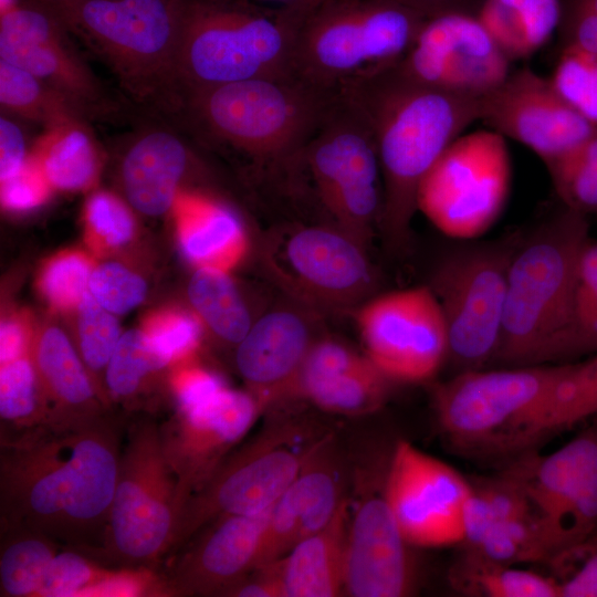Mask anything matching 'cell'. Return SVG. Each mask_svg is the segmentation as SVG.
<instances>
[{
  "label": "cell",
  "mask_w": 597,
  "mask_h": 597,
  "mask_svg": "<svg viewBox=\"0 0 597 597\" xmlns=\"http://www.w3.org/2000/svg\"><path fill=\"white\" fill-rule=\"evenodd\" d=\"M597 353V241L584 244L576 265L568 316L555 364Z\"/></svg>",
  "instance_id": "cell-38"
},
{
  "label": "cell",
  "mask_w": 597,
  "mask_h": 597,
  "mask_svg": "<svg viewBox=\"0 0 597 597\" xmlns=\"http://www.w3.org/2000/svg\"><path fill=\"white\" fill-rule=\"evenodd\" d=\"M510 182L505 137L492 129L460 135L420 182L417 209L447 237L470 240L499 218Z\"/></svg>",
  "instance_id": "cell-13"
},
{
  "label": "cell",
  "mask_w": 597,
  "mask_h": 597,
  "mask_svg": "<svg viewBox=\"0 0 597 597\" xmlns=\"http://www.w3.org/2000/svg\"><path fill=\"white\" fill-rule=\"evenodd\" d=\"M349 512L346 499L326 526L274 561L284 597H335L344 593Z\"/></svg>",
  "instance_id": "cell-28"
},
{
  "label": "cell",
  "mask_w": 597,
  "mask_h": 597,
  "mask_svg": "<svg viewBox=\"0 0 597 597\" xmlns=\"http://www.w3.org/2000/svg\"><path fill=\"white\" fill-rule=\"evenodd\" d=\"M93 266L80 252L57 254L43 269L40 290L50 305L61 311L77 308L88 292Z\"/></svg>",
  "instance_id": "cell-47"
},
{
  "label": "cell",
  "mask_w": 597,
  "mask_h": 597,
  "mask_svg": "<svg viewBox=\"0 0 597 597\" xmlns=\"http://www.w3.org/2000/svg\"><path fill=\"white\" fill-rule=\"evenodd\" d=\"M480 121L532 149L546 165L597 132L551 78L520 69L480 96Z\"/></svg>",
  "instance_id": "cell-20"
},
{
  "label": "cell",
  "mask_w": 597,
  "mask_h": 597,
  "mask_svg": "<svg viewBox=\"0 0 597 597\" xmlns=\"http://www.w3.org/2000/svg\"><path fill=\"white\" fill-rule=\"evenodd\" d=\"M31 356L51 430L77 429L107 415L84 362L61 328H43Z\"/></svg>",
  "instance_id": "cell-26"
},
{
  "label": "cell",
  "mask_w": 597,
  "mask_h": 597,
  "mask_svg": "<svg viewBox=\"0 0 597 597\" xmlns=\"http://www.w3.org/2000/svg\"><path fill=\"white\" fill-rule=\"evenodd\" d=\"M559 0H483L476 18L507 59L542 48L562 20Z\"/></svg>",
  "instance_id": "cell-30"
},
{
  "label": "cell",
  "mask_w": 597,
  "mask_h": 597,
  "mask_svg": "<svg viewBox=\"0 0 597 597\" xmlns=\"http://www.w3.org/2000/svg\"><path fill=\"white\" fill-rule=\"evenodd\" d=\"M255 4L291 14L300 21L325 0H248Z\"/></svg>",
  "instance_id": "cell-58"
},
{
  "label": "cell",
  "mask_w": 597,
  "mask_h": 597,
  "mask_svg": "<svg viewBox=\"0 0 597 597\" xmlns=\"http://www.w3.org/2000/svg\"><path fill=\"white\" fill-rule=\"evenodd\" d=\"M511 468L523 482L551 562L597 532V416L556 451L521 454Z\"/></svg>",
  "instance_id": "cell-15"
},
{
  "label": "cell",
  "mask_w": 597,
  "mask_h": 597,
  "mask_svg": "<svg viewBox=\"0 0 597 597\" xmlns=\"http://www.w3.org/2000/svg\"><path fill=\"white\" fill-rule=\"evenodd\" d=\"M168 362L155 349L145 332L122 334L105 369V389L111 400L137 409L140 395L147 392Z\"/></svg>",
  "instance_id": "cell-39"
},
{
  "label": "cell",
  "mask_w": 597,
  "mask_h": 597,
  "mask_svg": "<svg viewBox=\"0 0 597 597\" xmlns=\"http://www.w3.org/2000/svg\"><path fill=\"white\" fill-rule=\"evenodd\" d=\"M355 316L364 354L394 383L429 380L447 363V327L428 285L370 297Z\"/></svg>",
  "instance_id": "cell-16"
},
{
  "label": "cell",
  "mask_w": 597,
  "mask_h": 597,
  "mask_svg": "<svg viewBox=\"0 0 597 597\" xmlns=\"http://www.w3.org/2000/svg\"><path fill=\"white\" fill-rule=\"evenodd\" d=\"M561 557L573 558L577 564L556 567L565 573L555 578L559 597H597V535L557 558Z\"/></svg>",
  "instance_id": "cell-54"
},
{
  "label": "cell",
  "mask_w": 597,
  "mask_h": 597,
  "mask_svg": "<svg viewBox=\"0 0 597 597\" xmlns=\"http://www.w3.org/2000/svg\"><path fill=\"white\" fill-rule=\"evenodd\" d=\"M464 551L509 565L551 561L535 512L495 524L475 548Z\"/></svg>",
  "instance_id": "cell-43"
},
{
  "label": "cell",
  "mask_w": 597,
  "mask_h": 597,
  "mask_svg": "<svg viewBox=\"0 0 597 597\" xmlns=\"http://www.w3.org/2000/svg\"><path fill=\"white\" fill-rule=\"evenodd\" d=\"M471 482L464 509V549L475 548L495 524L534 512L520 476L510 467L502 474Z\"/></svg>",
  "instance_id": "cell-37"
},
{
  "label": "cell",
  "mask_w": 597,
  "mask_h": 597,
  "mask_svg": "<svg viewBox=\"0 0 597 597\" xmlns=\"http://www.w3.org/2000/svg\"><path fill=\"white\" fill-rule=\"evenodd\" d=\"M25 138L21 128L11 119L0 118V179L15 175L25 164Z\"/></svg>",
  "instance_id": "cell-55"
},
{
  "label": "cell",
  "mask_w": 597,
  "mask_h": 597,
  "mask_svg": "<svg viewBox=\"0 0 597 597\" xmlns=\"http://www.w3.org/2000/svg\"><path fill=\"white\" fill-rule=\"evenodd\" d=\"M300 427L291 421L269 425L230 453L185 503L171 552L219 517L269 510L296 478L323 437L297 449Z\"/></svg>",
  "instance_id": "cell-12"
},
{
  "label": "cell",
  "mask_w": 597,
  "mask_h": 597,
  "mask_svg": "<svg viewBox=\"0 0 597 597\" xmlns=\"http://www.w3.org/2000/svg\"><path fill=\"white\" fill-rule=\"evenodd\" d=\"M422 13L427 19L450 12L476 15L483 0H399Z\"/></svg>",
  "instance_id": "cell-57"
},
{
  "label": "cell",
  "mask_w": 597,
  "mask_h": 597,
  "mask_svg": "<svg viewBox=\"0 0 597 597\" xmlns=\"http://www.w3.org/2000/svg\"><path fill=\"white\" fill-rule=\"evenodd\" d=\"M0 442L1 530H35L95 553L117 481V423L106 415L77 429L40 428Z\"/></svg>",
  "instance_id": "cell-1"
},
{
  "label": "cell",
  "mask_w": 597,
  "mask_h": 597,
  "mask_svg": "<svg viewBox=\"0 0 597 597\" xmlns=\"http://www.w3.org/2000/svg\"><path fill=\"white\" fill-rule=\"evenodd\" d=\"M551 80L558 92L597 126V54L565 45Z\"/></svg>",
  "instance_id": "cell-46"
},
{
  "label": "cell",
  "mask_w": 597,
  "mask_h": 597,
  "mask_svg": "<svg viewBox=\"0 0 597 597\" xmlns=\"http://www.w3.org/2000/svg\"><path fill=\"white\" fill-rule=\"evenodd\" d=\"M510 60L476 15L450 12L429 18L395 66L427 86L480 97L510 73Z\"/></svg>",
  "instance_id": "cell-19"
},
{
  "label": "cell",
  "mask_w": 597,
  "mask_h": 597,
  "mask_svg": "<svg viewBox=\"0 0 597 597\" xmlns=\"http://www.w3.org/2000/svg\"><path fill=\"white\" fill-rule=\"evenodd\" d=\"M85 223L93 245L115 249L126 244L135 232L128 207L107 191L93 193L85 206Z\"/></svg>",
  "instance_id": "cell-49"
},
{
  "label": "cell",
  "mask_w": 597,
  "mask_h": 597,
  "mask_svg": "<svg viewBox=\"0 0 597 597\" xmlns=\"http://www.w3.org/2000/svg\"><path fill=\"white\" fill-rule=\"evenodd\" d=\"M88 292L104 308L122 315L144 301L147 285L143 277L124 265L106 262L93 269Z\"/></svg>",
  "instance_id": "cell-50"
},
{
  "label": "cell",
  "mask_w": 597,
  "mask_h": 597,
  "mask_svg": "<svg viewBox=\"0 0 597 597\" xmlns=\"http://www.w3.org/2000/svg\"><path fill=\"white\" fill-rule=\"evenodd\" d=\"M568 2L586 9L597 17V0H568Z\"/></svg>",
  "instance_id": "cell-59"
},
{
  "label": "cell",
  "mask_w": 597,
  "mask_h": 597,
  "mask_svg": "<svg viewBox=\"0 0 597 597\" xmlns=\"http://www.w3.org/2000/svg\"><path fill=\"white\" fill-rule=\"evenodd\" d=\"M136 102L180 101L176 57L186 0H40Z\"/></svg>",
  "instance_id": "cell-5"
},
{
  "label": "cell",
  "mask_w": 597,
  "mask_h": 597,
  "mask_svg": "<svg viewBox=\"0 0 597 597\" xmlns=\"http://www.w3.org/2000/svg\"><path fill=\"white\" fill-rule=\"evenodd\" d=\"M31 329L22 316L4 318L0 326V363L31 353Z\"/></svg>",
  "instance_id": "cell-56"
},
{
  "label": "cell",
  "mask_w": 597,
  "mask_h": 597,
  "mask_svg": "<svg viewBox=\"0 0 597 597\" xmlns=\"http://www.w3.org/2000/svg\"><path fill=\"white\" fill-rule=\"evenodd\" d=\"M31 156L52 188L65 191L91 187L101 167L100 148L86 121L45 128Z\"/></svg>",
  "instance_id": "cell-31"
},
{
  "label": "cell",
  "mask_w": 597,
  "mask_h": 597,
  "mask_svg": "<svg viewBox=\"0 0 597 597\" xmlns=\"http://www.w3.org/2000/svg\"><path fill=\"white\" fill-rule=\"evenodd\" d=\"M597 416V353L563 363L546 396L534 431L535 444Z\"/></svg>",
  "instance_id": "cell-33"
},
{
  "label": "cell",
  "mask_w": 597,
  "mask_h": 597,
  "mask_svg": "<svg viewBox=\"0 0 597 597\" xmlns=\"http://www.w3.org/2000/svg\"><path fill=\"white\" fill-rule=\"evenodd\" d=\"M188 297L201 324L228 345L237 347L253 324L228 272L210 268L197 269L189 281Z\"/></svg>",
  "instance_id": "cell-35"
},
{
  "label": "cell",
  "mask_w": 597,
  "mask_h": 597,
  "mask_svg": "<svg viewBox=\"0 0 597 597\" xmlns=\"http://www.w3.org/2000/svg\"><path fill=\"white\" fill-rule=\"evenodd\" d=\"M51 189L52 186L30 154L15 175L1 181V202L10 210H29L45 201Z\"/></svg>",
  "instance_id": "cell-53"
},
{
  "label": "cell",
  "mask_w": 597,
  "mask_h": 597,
  "mask_svg": "<svg viewBox=\"0 0 597 597\" xmlns=\"http://www.w3.org/2000/svg\"><path fill=\"white\" fill-rule=\"evenodd\" d=\"M142 329L169 365L196 356L200 346L201 322L182 311L156 312L146 320Z\"/></svg>",
  "instance_id": "cell-48"
},
{
  "label": "cell",
  "mask_w": 597,
  "mask_h": 597,
  "mask_svg": "<svg viewBox=\"0 0 597 597\" xmlns=\"http://www.w3.org/2000/svg\"><path fill=\"white\" fill-rule=\"evenodd\" d=\"M167 384L176 410L198 406L227 386L214 371L197 362V357L185 358L168 366Z\"/></svg>",
  "instance_id": "cell-52"
},
{
  "label": "cell",
  "mask_w": 597,
  "mask_h": 597,
  "mask_svg": "<svg viewBox=\"0 0 597 597\" xmlns=\"http://www.w3.org/2000/svg\"><path fill=\"white\" fill-rule=\"evenodd\" d=\"M344 478L335 438L325 434L272 505L259 567L284 557L296 544L332 521L347 499Z\"/></svg>",
  "instance_id": "cell-25"
},
{
  "label": "cell",
  "mask_w": 597,
  "mask_h": 597,
  "mask_svg": "<svg viewBox=\"0 0 597 597\" xmlns=\"http://www.w3.org/2000/svg\"><path fill=\"white\" fill-rule=\"evenodd\" d=\"M411 548L386 500L384 479L364 492L349 516L344 593L353 597L413 595L418 568Z\"/></svg>",
  "instance_id": "cell-22"
},
{
  "label": "cell",
  "mask_w": 597,
  "mask_h": 597,
  "mask_svg": "<svg viewBox=\"0 0 597 597\" xmlns=\"http://www.w3.org/2000/svg\"><path fill=\"white\" fill-rule=\"evenodd\" d=\"M562 364L491 367L454 374L433 392L439 432L457 454L475 460L521 455Z\"/></svg>",
  "instance_id": "cell-6"
},
{
  "label": "cell",
  "mask_w": 597,
  "mask_h": 597,
  "mask_svg": "<svg viewBox=\"0 0 597 597\" xmlns=\"http://www.w3.org/2000/svg\"><path fill=\"white\" fill-rule=\"evenodd\" d=\"M1 439L8 441L49 428L44 399L31 353L0 366Z\"/></svg>",
  "instance_id": "cell-41"
},
{
  "label": "cell",
  "mask_w": 597,
  "mask_h": 597,
  "mask_svg": "<svg viewBox=\"0 0 597 597\" xmlns=\"http://www.w3.org/2000/svg\"><path fill=\"white\" fill-rule=\"evenodd\" d=\"M265 260L289 297L316 313L359 307L377 285L367 249L334 226L281 229L270 235Z\"/></svg>",
  "instance_id": "cell-14"
},
{
  "label": "cell",
  "mask_w": 597,
  "mask_h": 597,
  "mask_svg": "<svg viewBox=\"0 0 597 597\" xmlns=\"http://www.w3.org/2000/svg\"><path fill=\"white\" fill-rule=\"evenodd\" d=\"M335 94L295 76L222 84L185 95L199 123L260 160L298 158Z\"/></svg>",
  "instance_id": "cell-8"
},
{
  "label": "cell",
  "mask_w": 597,
  "mask_h": 597,
  "mask_svg": "<svg viewBox=\"0 0 597 597\" xmlns=\"http://www.w3.org/2000/svg\"><path fill=\"white\" fill-rule=\"evenodd\" d=\"M341 92L371 127L384 187L378 228L390 245L402 248L418 210L420 182L442 151L480 121V97L423 85L395 64Z\"/></svg>",
  "instance_id": "cell-2"
},
{
  "label": "cell",
  "mask_w": 597,
  "mask_h": 597,
  "mask_svg": "<svg viewBox=\"0 0 597 597\" xmlns=\"http://www.w3.org/2000/svg\"><path fill=\"white\" fill-rule=\"evenodd\" d=\"M264 411L249 390L226 386L159 425L164 453L177 480L180 513Z\"/></svg>",
  "instance_id": "cell-21"
},
{
  "label": "cell",
  "mask_w": 597,
  "mask_h": 597,
  "mask_svg": "<svg viewBox=\"0 0 597 597\" xmlns=\"http://www.w3.org/2000/svg\"><path fill=\"white\" fill-rule=\"evenodd\" d=\"M427 18L399 0H325L300 22L293 74L336 94L396 64Z\"/></svg>",
  "instance_id": "cell-7"
},
{
  "label": "cell",
  "mask_w": 597,
  "mask_h": 597,
  "mask_svg": "<svg viewBox=\"0 0 597 597\" xmlns=\"http://www.w3.org/2000/svg\"><path fill=\"white\" fill-rule=\"evenodd\" d=\"M595 534L597 535V532Z\"/></svg>",
  "instance_id": "cell-60"
},
{
  "label": "cell",
  "mask_w": 597,
  "mask_h": 597,
  "mask_svg": "<svg viewBox=\"0 0 597 597\" xmlns=\"http://www.w3.org/2000/svg\"><path fill=\"white\" fill-rule=\"evenodd\" d=\"M394 381L373 363L301 385L294 397L310 401L318 409L342 416H366L381 408Z\"/></svg>",
  "instance_id": "cell-34"
},
{
  "label": "cell",
  "mask_w": 597,
  "mask_h": 597,
  "mask_svg": "<svg viewBox=\"0 0 597 597\" xmlns=\"http://www.w3.org/2000/svg\"><path fill=\"white\" fill-rule=\"evenodd\" d=\"M190 161V149L172 130L148 127L135 134L121 163L122 186L129 205L150 217L167 212L175 206Z\"/></svg>",
  "instance_id": "cell-27"
},
{
  "label": "cell",
  "mask_w": 597,
  "mask_h": 597,
  "mask_svg": "<svg viewBox=\"0 0 597 597\" xmlns=\"http://www.w3.org/2000/svg\"><path fill=\"white\" fill-rule=\"evenodd\" d=\"M589 238L587 216L566 207L523 235L509 268L492 367L555 364L578 256Z\"/></svg>",
  "instance_id": "cell-3"
},
{
  "label": "cell",
  "mask_w": 597,
  "mask_h": 597,
  "mask_svg": "<svg viewBox=\"0 0 597 597\" xmlns=\"http://www.w3.org/2000/svg\"><path fill=\"white\" fill-rule=\"evenodd\" d=\"M546 168L564 207L585 216L597 212V132Z\"/></svg>",
  "instance_id": "cell-42"
},
{
  "label": "cell",
  "mask_w": 597,
  "mask_h": 597,
  "mask_svg": "<svg viewBox=\"0 0 597 597\" xmlns=\"http://www.w3.org/2000/svg\"><path fill=\"white\" fill-rule=\"evenodd\" d=\"M70 35L60 18L40 0L15 1L1 11L0 60L49 84L86 118H111L116 105Z\"/></svg>",
  "instance_id": "cell-18"
},
{
  "label": "cell",
  "mask_w": 597,
  "mask_h": 597,
  "mask_svg": "<svg viewBox=\"0 0 597 597\" xmlns=\"http://www.w3.org/2000/svg\"><path fill=\"white\" fill-rule=\"evenodd\" d=\"M449 583L460 594L482 597H559L554 577L517 568L464 551L449 570Z\"/></svg>",
  "instance_id": "cell-32"
},
{
  "label": "cell",
  "mask_w": 597,
  "mask_h": 597,
  "mask_svg": "<svg viewBox=\"0 0 597 597\" xmlns=\"http://www.w3.org/2000/svg\"><path fill=\"white\" fill-rule=\"evenodd\" d=\"M0 104L7 113L44 128L86 121L64 95L33 74L0 60Z\"/></svg>",
  "instance_id": "cell-40"
},
{
  "label": "cell",
  "mask_w": 597,
  "mask_h": 597,
  "mask_svg": "<svg viewBox=\"0 0 597 597\" xmlns=\"http://www.w3.org/2000/svg\"><path fill=\"white\" fill-rule=\"evenodd\" d=\"M180 245L197 269L229 272L244 256L248 238L228 208L200 197L179 195L175 206Z\"/></svg>",
  "instance_id": "cell-29"
},
{
  "label": "cell",
  "mask_w": 597,
  "mask_h": 597,
  "mask_svg": "<svg viewBox=\"0 0 597 597\" xmlns=\"http://www.w3.org/2000/svg\"><path fill=\"white\" fill-rule=\"evenodd\" d=\"M523 238L458 247L436 266L430 284L441 307L454 374L491 368L498 353L512 258Z\"/></svg>",
  "instance_id": "cell-11"
},
{
  "label": "cell",
  "mask_w": 597,
  "mask_h": 597,
  "mask_svg": "<svg viewBox=\"0 0 597 597\" xmlns=\"http://www.w3.org/2000/svg\"><path fill=\"white\" fill-rule=\"evenodd\" d=\"M59 542L30 528L1 530L0 596L36 597Z\"/></svg>",
  "instance_id": "cell-36"
},
{
  "label": "cell",
  "mask_w": 597,
  "mask_h": 597,
  "mask_svg": "<svg viewBox=\"0 0 597 597\" xmlns=\"http://www.w3.org/2000/svg\"><path fill=\"white\" fill-rule=\"evenodd\" d=\"M371 363L364 354L331 337H318L307 353L296 376L290 398L296 389L311 380L338 375Z\"/></svg>",
  "instance_id": "cell-51"
},
{
  "label": "cell",
  "mask_w": 597,
  "mask_h": 597,
  "mask_svg": "<svg viewBox=\"0 0 597 597\" xmlns=\"http://www.w3.org/2000/svg\"><path fill=\"white\" fill-rule=\"evenodd\" d=\"M315 313L291 300V304L272 307L254 321L237 345V370L264 410L290 398L304 359L318 338Z\"/></svg>",
  "instance_id": "cell-23"
},
{
  "label": "cell",
  "mask_w": 597,
  "mask_h": 597,
  "mask_svg": "<svg viewBox=\"0 0 597 597\" xmlns=\"http://www.w3.org/2000/svg\"><path fill=\"white\" fill-rule=\"evenodd\" d=\"M333 226L367 249L383 211L384 187L371 127L336 93L298 157Z\"/></svg>",
  "instance_id": "cell-10"
},
{
  "label": "cell",
  "mask_w": 597,
  "mask_h": 597,
  "mask_svg": "<svg viewBox=\"0 0 597 597\" xmlns=\"http://www.w3.org/2000/svg\"><path fill=\"white\" fill-rule=\"evenodd\" d=\"M114 315L100 305L90 292L77 307V352L95 387V376L103 374L105 381L106 366L122 336L119 323Z\"/></svg>",
  "instance_id": "cell-44"
},
{
  "label": "cell",
  "mask_w": 597,
  "mask_h": 597,
  "mask_svg": "<svg viewBox=\"0 0 597 597\" xmlns=\"http://www.w3.org/2000/svg\"><path fill=\"white\" fill-rule=\"evenodd\" d=\"M180 515L177 480L151 419L130 426L102 546L95 552L118 566L155 568L171 553Z\"/></svg>",
  "instance_id": "cell-9"
},
{
  "label": "cell",
  "mask_w": 597,
  "mask_h": 597,
  "mask_svg": "<svg viewBox=\"0 0 597 597\" xmlns=\"http://www.w3.org/2000/svg\"><path fill=\"white\" fill-rule=\"evenodd\" d=\"M90 556L77 548L59 552L36 597H90L113 570Z\"/></svg>",
  "instance_id": "cell-45"
},
{
  "label": "cell",
  "mask_w": 597,
  "mask_h": 597,
  "mask_svg": "<svg viewBox=\"0 0 597 597\" xmlns=\"http://www.w3.org/2000/svg\"><path fill=\"white\" fill-rule=\"evenodd\" d=\"M470 491V480L411 442L399 440L391 449L385 496L412 547L461 545Z\"/></svg>",
  "instance_id": "cell-17"
},
{
  "label": "cell",
  "mask_w": 597,
  "mask_h": 597,
  "mask_svg": "<svg viewBox=\"0 0 597 597\" xmlns=\"http://www.w3.org/2000/svg\"><path fill=\"white\" fill-rule=\"evenodd\" d=\"M300 22L248 0H186L176 57L180 100L222 84L294 76Z\"/></svg>",
  "instance_id": "cell-4"
},
{
  "label": "cell",
  "mask_w": 597,
  "mask_h": 597,
  "mask_svg": "<svg viewBox=\"0 0 597 597\" xmlns=\"http://www.w3.org/2000/svg\"><path fill=\"white\" fill-rule=\"evenodd\" d=\"M272 507V506H271ZM271 507L208 524L165 575L174 596H224L259 567Z\"/></svg>",
  "instance_id": "cell-24"
}]
</instances>
